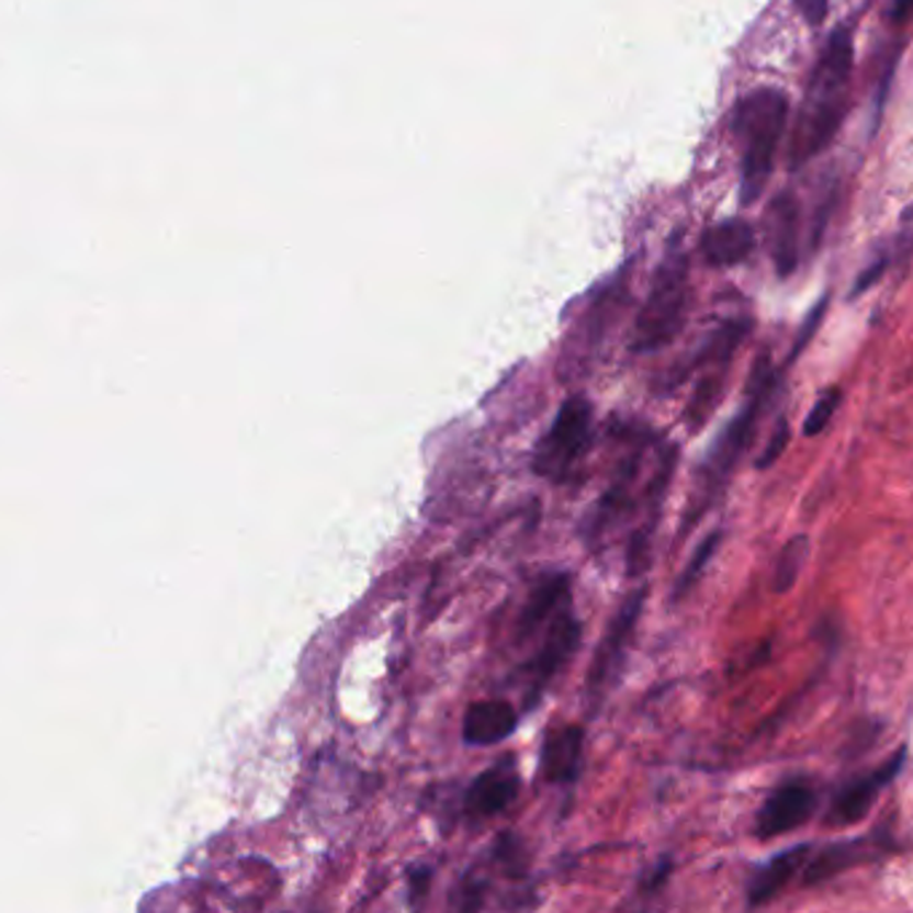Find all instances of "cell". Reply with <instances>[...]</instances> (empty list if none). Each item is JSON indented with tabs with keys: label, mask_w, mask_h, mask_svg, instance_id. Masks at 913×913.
I'll return each mask as SVG.
<instances>
[{
	"label": "cell",
	"mask_w": 913,
	"mask_h": 913,
	"mask_svg": "<svg viewBox=\"0 0 913 913\" xmlns=\"http://www.w3.org/2000/svg\"><path fill=\"white\" fill-rule=\"evenodd\" d=\"M852 63H855V46H852V35L842 27L827 38L823 57L814 67L812 81H809L807 100H803L793 139H790V164L793 167L818 156L836 137L844 113H847Z\"/></svg>",
	"instance_id": "obj_1"
},
{
	"label": "cell",
	"mask_w": 913,
	"mask_h": 913,
	"mask_svg": "<svg viewBox=\"0 0 913 913\" xmlns=\"http://www.w3.org/2000/svg\"><path fill=\"white\" fill-rule=\"evenodd\" d=\"M777 383H780V373L771 368L769 354L758 357L756 364H753L751 383H747L745 405H742V410L732 418V424L723 429V435L718 437L713 450H710L708 459H705V466L699 469L694 496L684 517V533H689L694 522H699L710 512L715 498L726 488L729 477H732L736 464H740L742 453L751 446L753 431H756V424L760 421V416H764L766 405L775 397Z\"/></svg>",
	"instance_id": "obj_2"
},
{
	"label": "cell",
	"mask_w": 913,
	"mask_h": 913,
	"mask_svg": "<svg viewBox=\"0 0 913 913\" xmlns=\"http://www.w3.org/2000/svg\"><path fill=\"white\" fill-rule=\"evenodd\" d=\"M788 124V97L780 89H756L736 102L734 134L742 145V201L753 204L764 193L777 148Z\"/></svg>",
	"instance_id": "obj_3"
},
{
	"label": "cell",
	"mask_w": 913,
	"mask_h": 913,
	"mask_svg": "<svg viewBox=\"0 0 913 913\" xmlns=\"http://www.w3.org/2000/svg\"><path fill=\"white\" fill-rule=\"evenodd\" d=\"M686 308H689V260L680 249H675L656 268L654 284L632 330V351L649 354L673 343L686 322Z\"/></svg>",
	"instance_id": "obj_4"
},
{
	"label": "cell",
	"mask_w": 913,
	"mask_h": 913,
	"mask_svg": "<svg viewBox=\"0 0 913 913\" xmlns=\"http://www.w3.org/2000/svg\"><path fill=\"white\" fill-rule=\"evenodd\" d=\"M593 446V405L584 394L563 402L550 431L533 450V472L550 483H565Z\"/></svg>",
	"instance_id": "obj_5"
},
{
	"label": "cell",
	"mask_w": 913,
	"mask_h": 913,
	"mask_svg": "<svg viewBox=\"0 0 913 913\" xmlns=\"http://www.w3.org/2000/svg\"><path fill=\"white\" fill-rule=\"evenodd\" d=\"M643 602H646V589H635V593L622 602V608L613 613L611 622H608L606 635H602L598 649H595V660L587 673V694L593 702H600V699L613 689L619 675H622L627 651H630L635 627L641 622Z\"/></svg>",
	"instance_id": "obj_6"
},
{
	"label": "cell",
	"mask_w": 913,
	"mask_h": 913,
	"mask_svg": "<svg viewBox=\"0 0 913 913\" xmlns=\"http://www.w3.org/2000/svg\"><path fill=\"white\" fill-rule=\"evenodd\" d=\"M541 643L536 649L531 660L522 665V675H526V708H533L539 702V697L544 694L546 686L552 684V678L571 662V656L576 654L582 641V624L579 619L574 617L571 606L565 608L563 613H557L552 619V624L541 632Z\"/></svg>",
	"instance_id": "obj_7"
},
{
	"label": "cell",
	"mask_w": 913,
	"mask_h": 913,
	"mask_svg": "<svg viewBox=\"0 0 913 913\" xmlns=\"http://www.w3.org/2000/svg\"><path fill=\"white\" fill-rule=\"evenodd\" d=\"M818 788L807 777H793L777 785L758 809L756 818V836L758 838H777L785 833L799 831L803 823L812 820L818 812Z\"/></svg>",
	"instance_id": "obj_8"
},
{
	"label": "cell",
	"mask_w": 913,
	"mask_h": 913,
	"mask_svg": "<svg viewBox=\"0 0 913 913\" xmlns=\"http://www.w3.org/2000/svg\"><path fill=\"white\" fill-rule=\"evenodd\" d=\"M903 760H905V747H900V751L894 753L890 760H884L879 769H870L866 771V775L855 777V780H849L847 785H844V788L833 796L831 809H827V814H825V823L831 827H847V825L860 823V820L870 812L873 801L879 799L881 790H884L887 785L900 775Z\"/></svg>",
	"instance_id": "obj_9"
},
{
	"label": "cell",
	"mask_w": 913,
	"mask_h": 913,
	"mask_svg": "<svg viewBox=\"0 0 913 913\" xmlns=\"http://www.w3.org/2000/svg\"><path fill=\"white\" fill-rule=\"evenodd\" d=\"M517 793H520V777H517L512 758H504L501 764L474 777L472 785H469L464 796V814L472 823H483V820L507 812Z\"/></svg>",
	"instance_id": "obj_10"
},
{
	"label": "cell",
	"mask_w": 913,
	"mask_h": 913,
	"mask_svg": "<svg viewBox=\"0 0 913 913\" xmlns=\"http://www.w3.org/2000/svg\"><path fill=\"white\" fill-rule=\"evenodd\" d=\"M584 758V726L565 723V726L546 732L541 742V777L552 785H571L582 775Z\"/></svg>",
	"instance_id": "obj_11"
},
{
	"label": "cell",
	"mask_w": 913,
	"mask_h": 913,
	"mask_svg": "<svg viewBox=\"0 0 913 913\" xmlns=\"http://www.w3.org/2000/svg\"><path fill=\"white\" fill-rule=\"evenodd\" d=\"M517 729V710L507 699H480L469 705L461 723V736L466 745L488 747L512 736Z\"/></svg>",
	"instance_id": "obj_12"
},
{
	"label": "cell",
	"mask_w": 913,
	"mask_h": 913,
	"mask_svg": "<svg viewBox=\"0 0 913 913\" xmlns=\"http://www.w3.org/2000/svg\"><path fill=\"white\" fill-rule=\"evenodd\" d=\"M887 844H876L870 838H855V842H838L831 844V847L812 852L809 863L801 870V884L803 887H818L823 881H831L833 876H838L842 870L860 866V863L870 860L876 852H884Z\"/></svg>",
	"instance_id": "obj_13"
},
{
	"label": "cell",
	"mask_w": 913,
	"mask_h": 913,
	"mask_svg": "<svg viewBox=\"0 0 913 913\" xmlns=\"http://www.w3.org/2000/svg\"><path fill=\"white\" fill-rule=\"evenodd\" d=\"M812 857V844H799V847L785 849L782 855L771 857L769 863H764L756 873L747 881V903L751 905H764L769 900H775L796 876L801 873L803 866Z\"/></svg>",
	"instance_id": "obj_14"
},
{
	"label": "cell",
	"mask_w": 913,
	"mask_h": 913,
	"mask_svg": "<svg viewBox=\"0 0 913 913\" xmlns=\"http://www.w3.org/2000/svg\"><path fill=\"white\" fill-rule=\"evenodd\" d=\"M753 247H756V234L745 221L734 217V221L718 223L710 230H705L702 236V258L708 260L710 266L718 268H732L745 263L751 258Z\"/></svg>",
	"instance_id": "obj_15"
},
{
	"label": "cell",
	"mask_w": 913,
	"mask_h": 913,
	"mask_svg": "<svg viewBox=\"0 0 913 913\" xmlns=\"http://www.w3.org/2000/svg\"><path fill=\"white\" fill-rule=\"evenodd\" d=\"M771 225V255H775V266L780 277H790L796 263H799V234H801V217L799 204L790 196H780L769 210Z\"/></svg>",
	"instance_id": "obj_16"
},
{
	"label": "cell",
	"mask_w": 913,
	"mask_h": 913,
	"mask_svg": "<svg viewBox=\"0 0 913 913\" xmlns=\"http://www.w3.org/2000/svg\"><path fill=\"white\" fill-rule=\"evenodd\" d=\"M807 557H809L807 536H793V539L782 546L775 563V582H771V589H775L777 595L790 593V589L796 587L803 565H807Z\"/></svg>",
	"instance_id": "obj_17"
},
{
	"label": "cell",
	"mask_w": 913,
	"mask_h": 913,
	"mask_svg": "<svg viewBox=\"0 0 913 913\" xmlns=\"http://www.w3.org/2000/svg\"><path fill=\"white\" fill-rule=\"evenodd\" d=\"M721 541H723V533L721 531H713V533L708 536V539L702 541V544L697 546V550H694L691 560H689V563H686V568L680 571L678 582H675V587H673V598L675 600H684L686 595H689L691 589L697 587V582L702 579V574H705V565H708L710 560H713L715 550H718V546H721Z\"/></svg>",
	"instance_id": "obj_18"
},
{
	"label": "cell",
	"mask_w": 913,
	"mask_h": 913,
	"mask_svg": "<svg viewBox=\"0 0 913 913\" xmlns=\"http://www.w3.org/2000/svg\"><path fill=\"white\" fill-rule=\"evenodd\" d=\"M842 388H827L825 394H820V399L814 402L812 410H809L807 421H803V437H818L820 431L827 429V424L833 421L836 410L842 407Z\"/></svg>",
	"instance_id": "obj_19"
},
{
	"label": "cell",
	"mask_w": 913,
	"mask_h": 913,
	"mask_svg": "<svg viewBox=\"0 0 913 913\" xmlns=\"http://www.w3.org/2000/svg\"><path fill=\"white\" fill-rule=\"evenodd\" d=\"M788 440H790V426H788V418L782 416L780 421H777L775 435H771V437H769V442H766L764 453L758 455L756 466H758V469H769V466H775V461L780 459V455L785 453V448H788Z\"/></svg>",
	"instance_id": "obj_20"
},
{
	"label": "cell",
	"mask_w": 913,
	"mask_h": 913,
	"mask_svg": "<svg viewBox=\"0 0 913 913\" xmlns=\"http://www.w3.org/2000/svg\"><path fill=\"white\" fill-rule=\"evenodd\" d=\"M796 9L812 27H818L827 16V0H796Z\"/></svg>",
	"instance_id": "obj_21"
},
{
	"label": "cell",
	"mask_w": 913,
	"mask_h": 913,
	"mask_svg": "<svg viewBox=\"0 0 913 913\" xmlns=\"http://www.w3.org/2000/svg\"><path fill=\"white\" fill-rule=\"evenodd\" d=\"M825 308H827V297H823V301H820V306L814 308L812 314H809V319H807V330H801V335H799V340H796V349H793V354H790V359L799 357L803 346L809 343V338H812V332L818 330V327H820V319H823Z\"/></svg>",
	"instance_id": "obj_22"
},
{
	"label": "cell",
	"mask_w": 913,
	"mask_h": 913,
	"mask_svg": "<svg viewBox=\"0 0 913 913\" xmlns=\"http://www.w3.org/2000/svg\"><path fill=\"white\" fill-rule=\"evenodd\" d=\"M887 260H890V258H879V263H873V266L868 268V271H863L860 279H857L855 292H852V295H860V292H866L868 288H873V284L879 282L881 273L887 271Z\"/></svg>",
	"instance_id": "obj_23"
},
{
	"label": "cell",
	"mask_w": 913,
	"mask_h": 913,
	"mask_svg": "<svg viewBox=\"0 0 913 913\" xmlns=\"http://www.w3.org/2000/svg\"><path fill=\"white\" fill-rule=\"evenodd\" d=\"M431 881V868H416L410 870V892H413V903H418V898L426 892V887H429Z\"/></svg>",
	"instance_id": "obj_24"
},
{
	"label": "cell",
	"mask_w": 913,
	"mask_h": 913,
	"mask_svg": "<svg viewBox=\"0 0 913 913\" xmlns=\"http://www.w3.org/2000/svg\"><path fill=\"white\" fill-rule=\"evenodd\" d=\"M669 870H673V863H669V860H662L660 866L654 868V873H651V879L646 881V884H643V887H646V892H651V890H660L662 881H665L667 876H669Z\"/></svg>",
	"instance_id": "obj_25"
},
{
	"label": "cell",
	"mask_w": 913,
	"mask_h": 913,
	"mask_svg": "<svg viewBox=\"0 0 913 913\" xmlns=\"http://www.w3.org/2000/svg\"><path fill=\"white\" fill-rule=\"evenodd\" d=\"M911 14H913V0H894L892 9H890V20L894 24L905 22Z\"/></svg>",
	"instance_id": "obj_26"
}]
</instances>
